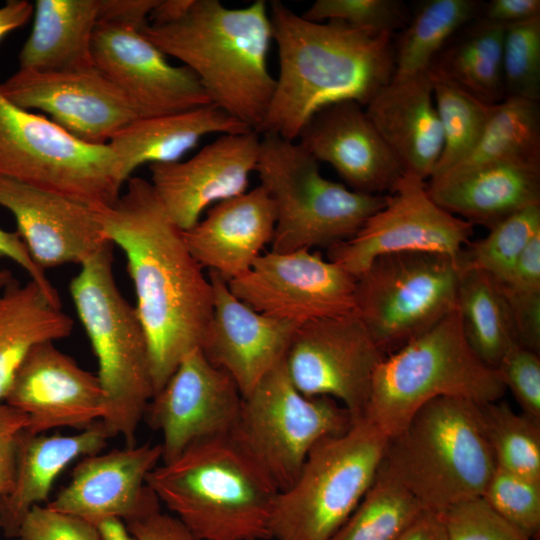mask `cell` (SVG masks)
Returning <instances> with one entry per match:
<instances>
[{"label": "cell", "mask_w": 540, "mask_h": 540, "mask_svg": "<svg viewBox=\"0 0 540 540\" xmlns=\"http://www.w3.org/2000/svg\"><path fill=\"white\" fill-rule=\"evenodd\" d=\"M473 227L440 207L424 180L404 173L355 235L327 249L328 259L356 279L375 258L390 253L435 252L458 259Z\"/></svg>", "instance_id": "obj_15"}, {"label": "cell", "mask_w": 540, "mask_h": 540, "mask_svg": "<svg viewBox=\"0 0 540 540\" xmlns=\"http://www.w3.org/2000/svg\"><path fill=\"white\" fill-rule=\"evenodd\" d=\"M504 99H540V17L504 27Z\"/></svg>", "instance_id": "obj_40"}, {"label": "cell", "mask_w": 540, "mask_h": 540, "mask_svg": "<svg viewBox=\"0 0 540 540\" xmlns=\"http://www.w3.org/2000/svg\"><path fill=\"white\" fill-rule=\"evenodd\" d=\"M480 409L496 467L540 482V421L505 402L480 403Z\"/></svg>", "instance_id": "obj_38"}, {"label": "cell", "mask_w": 540, "mask_h": 540, "mask_svg": "<svg viewBox=\"0 0 540 540\" xmlns=\"http://www.w3.org/2000/svg\"><path fill=\"white\" fill-rule=\"evenodd\" d=\"M18 540H100L97 527L47 505H36L25 516Z\"/></svg>", "instance_id": "obj_45"}, {"label": "cell", "mask_w": 540, "mask_h": 540, "mask_svg": "<svg viewBox=\"0 0 540 540\" xmlns=\"http://www.w3.org/2000/svg\"><path fill=\"white\" fill-rule=\"evenodd\" d=\"M405 173L426 181L443 150V134L428 71L391 80L365 106Z\"/></svg>", "instance_id": "obj_27"}, {"label": "cell", "mask_w": 540, "mask_h": 540, "mask_svg": "<svg viewBox=\"0 0 540 540\" xmlns=\"http://www.w3.org/2000/svg\"><path fill=\"white\" fill-rule=\"evenodd\" d=\"M146 483L198 540H268L278 488L230 436L190 445Z\"/></svg>", "instance_id": "obj_4"}, {"label": "cell", "mask_w": 540, "mask_h": 540, "mask_svg": "<svg viewBox=\"0 0 540 540\" xmlns=\"http://www.w3.org/2000/svg\"><path fill=\"white\" fill-rule=\"evenodd\" d=\"M255 172L274 204L275 252L329 249L355 235L386 202V196L325 178L319 162L296 140L273 134L261 135Z\"/></svg>", "instance_id": "obj_8"}, {"label": "cell", "mask_w": 540, "mask_h": 540, "mask_svg": "<svg viewBox=\"0 0 540 540\" xmlns=\"http://www.w3.org/2000/svg\"><path fill=\"white\" fill-rule=\"evenodd\" d=\"M275 223L274 204L259 185L213 205L182 234L202 268L229 282L246 272L272 242Z\"/></svg>", "instance_id": "obj_25"}, {"label": "cell", "mask_w": 540, "mask_h": 540, "mask_svg": "<svg viewBox=\"0 0 540 540\" xmlns=\"http://www.w3.org/2000/svg\"><path fill=\"white\" fill-rule=\"evenodd\" d=\"M140 31L196 75L212 104L257 131L276 85L267 64L273 30L264 0L242 8L193 0L179 21L147 23Z\"/></svg>", "instance_id": "obj_3"}, {"label": "cell", "mask_w": 540, "mask_h": 540, "mask_svg": "<svg viewBox=\"0 0 540 540\" xmlns=\"http://www.w3.org/2000/svg\"><path fill=\"white\" fill-rule=\"evenodd\" d=\"M268 10L279 76L258 134L296 140L322 108L348 100L365 107L391 82L393 35L309 21L280 0Z\"/></svg>", "instance_id": "obj_2"}, {"label": "cell", "mask_w": 540, "mask_h": 540, "mask_svg": "<svg viewBox=\"0 0 540 540\" xmlns=\"http://www.w3.org/2000/svg\"><path fill=\"white\" fill-rule=\"evenodd\" d=\"M497 284L513 292L540 293V233L521 252L507 278Z\"/></svg>", "instance_id": "obj_49"}, {"label": "cell", "mask_w": 540, "mask_h": 540, "mask_svg": "<svg viewBox=\"0 0 540 540\" xmlns=\"http://www.w3.org/2000/svg\"><path fill=\"white\" fill-rule=\"evenodd\" d=\"M126 183L114 204L92 209L106 238L126 256L156 393L183 357L200 348L213 289L150 181L130 177Z\"/></svg>", "instance_id": "obj_1"}, {"label": "cell", "mask_w": 540, "mask_h": 540, "mask_svg": "<svg viewBox=\"0 0 540 540\" xmlns=\"http://www.w3.org/2000/svg\"><path fill=\"white\" fill-rule=\"evenodd\" d=\"M126 527L136 540H198L176 517L160 510L126 523Z\"/></svg>", "instance_id": "obj_50"}, {"label": "cell", "mask_w": 540, "mask_h": 540, "mask_svg": "<svg viewBox=\"0 0 540 540\" xmlns=\"http://www.w3.org/2000/svg\"><path fill=\"white\" fill-rule=\"evenodd\" d=\"M504 27L479 17L460 29L429 69L478 100L496 105L505 98L502 73Z\"/></svg>", "instance_id": "obj_32"}, {"label": "cell", "mask_w": 540, "mask_h": 540, "mask_svg": "<svg viewBox=\"0 0 540 540\" xmlns=\"http://www.w3.org/2000/svg\"><path fill=\"white\" fill-rule=\"evenodd\" d=\"M110 435L101 421L73 435L32 434L24 430L18 441L11 489L0 495V529L16 538L32 507L48 500L57 477L73 461L100 453Z\"/></svg>", "instance_id": "obj_28"}, {"label": "cell", "mask_w": 540, "mask_h": 540, "mask_svg": "<svg viewBox=\"0 0 540 540\" xmlns=\"http://www.w3.org/2000/svg\"><path fill=\"white\" fill-rule=\"evenodd\" d=\"M457 309L468 345L485 365L497 369L507 352L519 345L500 287L480 271L461 272Z\"/></svg>", "instance_id": "obj_33"}, {"label": "cell", "mask_w": 540, "mask_h": 540, "mask_svg": "<svg viewBox=\"0 0 540 540\" xmlns=\"http://www.w3.org/2000/svg\"><path fill=\"white\" fill-rule=\"evenodd\" d=\"M540 233V204L526 207L489 229L458 257L461 272L480 271L497 283L509 275L521 252Z\"/></svg>", "instance_id": "obj_39"}, {"label": "cell", "mask_w": 540, "mask_h": 540, "mask_svg": "<svg viewBox=\"0 0 540 540\" xmlns=\"http://www.w3.org/2000/svg\"><path fill=\"white\" fill-rule=\"evenodd\" d=\"M428 74L443 134V150L434 177L450 170L472 152L495 105L478 100L434 70L428 69Z\"/></svg>", "instance_id": "obj_37"}, {"label": "cell", "mask_w": 540, "mask_h": 540, "mask_svg": "<svg viewBox=\"0 0 540 540\" xmlns=\"http://www.w3.org/2000/svg\"><path fill=\"white\" fill-rule=\"evenodd\" d=\"M0 177L91 208L111 206L125 183L108 144H89L0 94Z\"/></svg>", "instance_id": "obj_10"}, {"label": "cell", "mask_w": 540, "mask_h": 540, "mask_svg": "<svg viewBox=\"0 0 540 540\" xmlns=\"http://www.w3.org/2000/svg\"><path fill=\"white\" fill-rule=\"evenodd\" d=\"M500 160L540 165L539 102L504 99L496 104L472 152L445 173Z\"/></svg>", "instance_id": "obj_35"}, {"label": "cell", "mask_w": 540, "mask_h": 540, "mask_svg": "<svg viewBox=\"0 0 540 540\" xmlns=\"http://www.w3.org/2000/svg\"><path fill=\"white\" fill-rule=\"evenodd\" d=\"M449 540H531L497 514L481 496L439 513Z\"/></svg>", "instance_id": "obj_43"}, {"label": "cell", "mask_w": 540, "mask_h": 540, "mask_svg": "<svg viewBox=\"0 0 540 540\" xmlns=\"http://www.w3.org/2000/svg\"><path fill=\"white\" fill-rule=\"evenodd\" d=\"M9 258L21 266L37 283L53 305L61 308V301L57 290L47 278L45 271L40 269L30 256L24 242L17 232H9L0 228V259ZM13 276L7 270H0V289L5 287Z\"/></svg>", "instance_id": "obj_48"}, {"label": "cell", "mask_w": 540, "mask_h": 540, "mask_svg": "<svg viewBox=\"0 0 540 540\" xmlns=\"http://www.w3.org/2000/svg\"><path fill=\"white\" fill-rule=\"evenodd\" d=\"M352 423L334 399L302 394L281 362L243 397L230 436L282 491L296 480L318 442Z\"/></svg>", "instance_id": "obj_12"}, {"label": "cell", "mask_w": 540, "mask_h": 540, "mask_svg": "<svg viewBox=\"0 0 540 540\" xmlns=\"http://www.w3.org/2000/svg\"><path fill=\"white\" fill-rule=\"evenodd\" d=\"M481 497L531 540H540V482L496 467Z\"/></svg>", "instance_id": "obj_42"}, {"label": "cell", "mask_w": 540, "mask_h": 540, "mask_svg": "<svg viewBox=\"0 0 540 540\" xmlns=\"http://www.w3.org/2000/svg\"><path fill=\"white\" fill-rule=\"evenodd\" d=\"M500 287L510 310L518 344L540 351V293H519Z\"/></svg>", "instance_id": "obj_46"}, {"label": "cell", "mask_w": 540, "mask_h": 540, "mask_svg": "<svg viewBox=\"0 0 540 540\" xmlns=\"http://www.w3.org/2000/svg\"><path fill=\"white\" fill-rule=\"evenodd\" d=\"M481 18L503 27L540 17L539 0H492L483 4Z\"/></svg>", "instance_id": "obj_52"}, {"label": "cell", "mask_w": 540, "mask_h": 540, "mask_svg": "<svg viewBox=\"0 0 540 540\" xmlns=\"http://www.w3.org/2000/svg\"><path fill=\"white\" fill-rule=\"evenodd\" d=\"M33 5L26 0H9L0 8V40L9 32L22 27L33 13Z\"/></svg>", "instance_id": "obj_54"}, {"label": "cell", "mask_w": 540, "mask_h": 540, "mask_svg": "<svg viewBox=\"0 0 540 540\" xmlns=\"http://www.w3.org/2000/svg\"><path fill=\"white\" fill-rule=\"evenodd\" d=\"M296 141L319 163L332 166L356 192H391L405 173L365 107L352 100L316 112Z\"/></svg>", "instance_id": "obj_23"}, {"label": "cell", "mask_w": 540, "mask_h": 540, "mask_svg": "<svg viewBox=\"0 0 540 540\" xmlns=\"http://www.w3.org/2000/svg\"><path fill=\"white\" fill-rule=\"evenodd\" d=\"M460 277L458 259L445 254L381 255L356 279L355 313L386 356L456 309Z\"/></svg>", "instance_id": "obj_11"}, {"label": "cell", "mask_w": 540, "mask_h": 540, "mask_svg": "<svg viewBox=\"0 0 540 540\" xmlns=\"http://www.w3.org/2000/svg\"><path fill=\"white\" fill-rule=\"evenodd\" d=\"M313 22H341L372 34H391L410 20L401 0H316L301 14Z\"/></svg>", "instance_id": "obj_41"}, {"label": "cell", "mask_w": 540, "mask_h": 540, "mask_svg": "<svg viewBox=\"0 0 540 540\" xmlns=\"http://www.w3.org/2000/svg\"><path fill=\"white\" fill-rule=\"evenodd\" d=\"M482 7L483 4L475 0H429L422 3L394 42L392 80L427 72L449 39L481 16Z\"/></svg>", "instance_id": "obj_34"}, {"label": "cell", "mask_w": 540, "mask_h": 540, "mask_svg": "<svg viewBox=\"0 0 540 540\" xmlns=\"http://www.w3.org/2000/svg\"><path fill=\"white\" fill-rule=\"evenodd\" d=\"M214 104L182 112L137 118L107 143L119 162L124 182L145 163H171L180 159L199 141L213 133L251 131Z\"/></svg>", "instance_id": "obj_29"}, {"label": "cell", "mask_w": 540, "mask_h": 540, "mask_svg": "<svg viewBox=\"0 0 540 540\" xmlns=\"http://www.w3.org/2000/svg\"><path fill=\"white\" fill-rule=\"evenodd\" d=\"M208 278L213 310L200 350L209 362L230 375L244 397L283 362L299 325L255 311L215 272L209 271Z\"/></svg>", "instance_id": "obj_22"}, {"label": "cell", "mask_w": 540, "mask_h": 540, "mask_svg": "<svg viewBox=\"0 0 540 540\" xmlns=\"http://www.w3.org/2000/svg\"><path fill=\"white\" fill-rule=\"evenodd\" d=\"M98 7V0H37L19 69L63 72L94 66L91 42Z\"/></svg>", "instance_id": "obj_30"}, {"label": "cell", "mask_w": 540, "mask_h": 540, "mask_svg": "<svg viewBox=\"0 0 540 540\" xmlns=\"http://www.w3.org/2000/svg\"><path fill=\"white\" fill-rule=\"evenodd\" d=\"M261 135L221 134L185 161L149 165L151 185L170 220L190 229L206 208L247 191Z\"/></svg>", "instance_id": "obj_19"}, {"label": "cell", "mask_w": 540, "mask_h": 540, "mask_svg": "<svg viewBox=\"0 0 540 540\" xmlns=\"http://www.w3.org/2000/svg\"><path fill=\"white\" fill-rule=\"evenodd\" d=\"M193 0H158L152 9L148 23L154 26H164L182 19L189 11Z\"/></svg>", "instance_id": "obj_55"}, {"label": "cell", "mask_w": 540, "mask_h": 540, "mask_svg": "<svg viewBox=\"0 0 540 540\" xmlns=\"http://www.w3.org/2000/svg\"><path fill=\"white\" fill-rule=\"evenodd\" d=\"M505 392L497 369L485 365L468 345L456 307L433 328L384 356L363 418L390 438L436 398L488 403Z\"/></svg>", "instance_id": "obj_7"}, {"label": "cell", "mask_w": 540, "mask_h": 540, "mask_svg": "<svg viewBox=\"0 0 540 540\" xmlns=\"http://www.w3.org/2000/svg\"><path fill=\"white\" fill-rule=\"evenodd\" d=\"M0 206L40 269L81 265L110 241L93 209L81 202L0 177Z\"/></svg>", "instance_id": "obj_24"}, {"label": "cell", "mask_w": 540, "mask_h": 540, "mask_svg": "<svg viewBox=\"0 0 540 540\" xmlns=\"http://www.w3.org/2000/svg\"><path fill=\"white\" fill-rule=\"evenodd\" d=\"M4 403L28 417L26 431L84 430L102 420L106 395L97 375L81 368L54 342L35 346L17 370Z\"/></svg>", "instance_id": "obj_20"}, {"label": "cell", "mask_w": 540, "mask_h": 540, "mask_svg": "<svg viewBox=\"0 0 540 540\" xmlns=\"http://www.w3.org/2000/svg\"><path fill=\"white\" fill-rule=\"evenodd\" d=\"M28 417L20 410L0 403V495L12 487L19 437L28 427Z\"/></svg>", "instance_id": "obj_47"}, {"label": "cell", "mask_w": 540, "mask_h": 540, "mask_svg": "<svg viewBox=\"0 0 540 540\" xmlns=\"http://www.w3.org/2000/svg\"><path fill=\"white\" fill-rule=\"evenodd\" d=\"M95 66L123 93L139 118L211 104L196 75L173 66L139 29L97 23L91 42Z\"/></svg>", "instance_id": "obj_18"}, {"label": "cell", "mask_w": 540, "mask_h": 540, "mask_svg": "<svg viewBox=\"0 0 540 540\" xmlns=\"http://www.w3.org/2000/svg\"><path fill=\"white\" fill-rule=\"evenodd\" d=\"M73 320L32 280L14 278L0 293V403L30 351L44 342L68 337Z\"/></svg>", "instance_id": "obj_31"}, {"label": "cell", "mask_w": 540, "mask_h": 540, "mask_svg": "<svg viewBox=\"0 0 540 540\" xmlns=\"http://www.w3.org/2000/svg\"><path fill=\"white\" fill-rule=\"evenodd\" d=\"M424 509L380 465L362 500L330 540H396Z\"/></svg>", "instance_id": "obj_36"}, {"label": "cell", "mask_w": 540, "mask_h": 540, "mask_svg": "<svg viewBox=\"0 0 540 540\" xmlns=\"http://www.w3.org/2000/svg\"><path fill=\"white\" fill-rule=\"evenodd\" d=\"M97 23L123 25L141 30L158 0H98Z\"/></svg>", "instance_id": "obj_51"}, {"label": "cell", "mask_w": 540, "mask_h": 540, "mask_svg": "<svg viewBox=\"0 0 540 540\" xmlns=\"http://www.w3.org/2000/svg\"><path fill=\"white\" fill-rule=\"evenodd\" d=\"M112 252L109 242L84 261L69 290L106 395L107 412L101 423L110 437L122 436L126 446H133L155 389L145 331L135 306L117 286Z\"/></svg>", "instance_id": "obj_6"}, {"label": "cell", "mask_w": 540, "mask_h": 540, "mask_svg": "<svg viewBox=\"0 0 540 540\" xmlns=\"http://www.w3.org/2000/svg\"><path fill=\"white\" fill-rule=\"evenodd\" d=\"M430 197L447 212L489 229L540 204V165L492 161L429 179Z\"/></svg>", "instance_id": "obj_26"}, {"label": "cell", "mask_w": 540, "mask_h": 540, "mask_svg": "<svg viewBox=\"0 0 540 540\" xmlns=\"http://www.w3.org/2000/svg\"><path fill=\"white\" fill-rule=\"evenodd\" d=\"M96 527L100 540H136L120 519H107L100 522Z\"/></svg>", "instance_id": "obj_56"}, {"label": "cell", "mask_w": 540, "mask_h": 540, "mask_svg": "<svg viewBox=\"0 0 540 540\" xmlns=\"http://www.w3.org/2000/svg\"><path fill=\"white\" fill-rule=\"evenodd\" d=\"M396 540H449L439 513L424 509Z\"/></svg>", "instance_id": "obj_53"}, {"label": "cell", "mask_w": 540, "mask_h": 540, "mask_svg": "<svg viewBox=\"0 0 540 540\" xmlns=\"http://www.w3.org/2000/svg\"><path fill=\"white\" fill-rule=\"evenodd\" d=\"M243 396L228 373L207 360L200 348L186 354L148 404V424L162 435V462L190 445L230 435Z\"/></svg>", "instance_id": "obj_16"}, {"label": "cell", "mask_w": 540, "mask_h": 540, "mask_svg": "<svg viewBox=\"0 0 540 540\" xmlns=\"http://www.w3.org/2000/svg\"><path fill=\"white\" fill-rule=\"evenodd\" d=\"M0 94L24 110L39 109L77 139L107 144L139 118L123 93L94 65L38 72L19 69L0 84Z\"/></svg>", "instance_id": "obj_17"}, {"label": "cell", "mask_w": 540, "mask_h": 540, "mask_svg": "<svg viewBox=\"0 0 540 540\" xmlns=\"http://www.w3.org/2000/svg\"><path fill=\"white\" fill-rule=\"evenodd\" d=\"M162 460L161 444L126 446L83 457L70 482L46 505L97 526L116 518L126 523L160 510L148 474Z\"/></svg>", "instance_id": "obj_21"}, {"label": "cell", "mask_w": 540, "mask_h": 540, "mask_svg": "<svg viewBox=\"0 0 540 540\" xmlns=\"http://www.w3.org/2000/svg\"><path fill=\"white\" fill-rule=\"evenodd\" d=\"M497 371L506 390L512 392L522 413L540 421L539 353L515 345L503 357Z\"/></svg>", "instance_id": "obj_44"}, {"label": "cell", "mask_w": 540, "mask_h": 540, "mask_svg": "<svg viewBox=\"0 0 540 540\" xmlns=\"http://www.w3.org/2000/svg\"><path fill=\"white\" fill-rule=\"evenodd\" d=\"M380 465L436 513L481 496L496 462L480 403L459 397L428 402L388 438Z\"/></svg>", "instance_id": "obj_5"}, {"label": "cell", "mask_w": 540, "mask_h": 540, "mask_svg": "<svg viewBox=\"0 0 540 540\" xmlns=\"http://www.w3.org/2000/svg\"><path fill=\"white\" fill-rule=\"evenodd\" d=\"M356 313L301 324L283 360L293 385L308 397H329L364 417L374 373L383 360Z\"/></svg>", "instance_id": "obj_14"}, {"label": "cell", "mask_w": 540, "mask_h": 540, "mask_svg": "<svg viewBox=\"0 0 540 540\" xmlns=\"http://www.w3.org/2000/svg\"><path fill=\"white\" fill-rule=\"evenodd\" d=\"M227 283L255 311L298 325L355 313L356 278L311 249L262 253Z\"/></svg>", "instance_id": "obj_13"}, {"label": "cell", "mask_w": 540, "mask_h": 540, "mask_svg": "<svg viewBox=\"0 0 540 540\" xmlns=\"http://www.w3.org/2000/svg\"><path fill=\"white\" fill-rule=\"evenodd\" d=\"M388 437L365 418L318 442L296 480L279 491L271 539L330 540L371 486Z\"/></svg>", "instance_id": "obj_9"}]
</instances>
